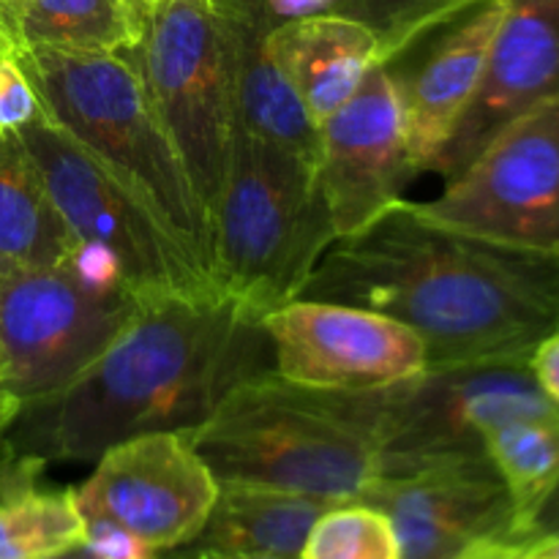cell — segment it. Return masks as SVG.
Returning a JSON list of instances; mask_svg holds the SVG:
<instances>
[{"label": "cell", "mask_w": 559, "mask_h": 559, "mask_svg": "<svg viewBox=\"0 0 559 559\" xmlns=\"http://www.w3.org/2000/svg\"><path fill=\"white\" fill-rule=\"evenodd\" d=\"M380 311L426 344V369L530 364L559 331V257L513 249L399 200L333 240L298 293Z\"/></svg>", "instance_id": "6da1fadb"}, {"label": "cell", "mask_w": 559, "mask_h": 559, "mask_svg": "<svg viewBox=\"0 0 559 559\" xmlns=\"http://www.w3.org/2000/svg\"><path fill=\"white\" fill-rule=\"evenodd\" d=\"M262 320L224 293L142 306L66 391L20 409L11 445L41 462H96L131 437L189 435L235 388L276 371Z\"/></svg>", "instance_id": "7a4b0ae2"}, {"label": "cell", "mask_w": 559, "mask_h": 559, "mask_svg": "<svg viewBox=\"0 0 559 559\" xmlns=\"http://www.w3.org/2000/svg\"><path fill=\"white\" fill-rule=\"evenodd\" d=\"M186 437L218 484L358 502L382 469V388L328 391L271 371Z\"/></svg>", "instance_id": "3957f363"}, {"label": "cell", "mask_w": 559, "mask_h": 559, "mask_svg": "<svg viewBox=\"0 0 559 559\" xmlns=\"http://www.w3.org/2000/svg\"><path fill=\"white\" fill-rule=\"evenodd\" d=\"M44 115L129 191L197 271L216 284V227L129 60L109 52L14 49Z\"/></svg>", "instance_id": "277c9868"}, {"label": "cell", "mask_w": 559, "mask_h": 559, "mask_svg": "<svg viewBox=\"0 0 559 559\" xmlns=\"http://www.w3.org/2000/svg\"><path fill=\"white\" fill-rule=\"evenodd\" d=\"M213 222L216 287L262 317L298 298L336 240L314 164L238 120Z\"/></svg>", "instance_id": "5b68a950"}, {"label": "cell", "mask_w": 559, "mask_h": 559, "mask_svg": "<svg viewBox=\"0 0 559 559\" xmlns=\"http://www.w3.org/2000/svg\"><path fill=\"white\" fill-rule=\"evenodd\" d=\"M16 134L74 238L71 267L120 287L140 306L173 295L222 293L197 271L167 229L47 115Z\"/></svg>", "instance_id": "8992f818"}, {"label": "cell", "mask_w": 559, "mask_h": 559, "mask_svg": "<svg viewBox=\"0 0 559 559\" xmlns=\"http://www.w3.org/2000/svg\"><path fill=\"white\" fill-rule=\"evenodd\" d=\"M134 38L120 58L140 76L147 102L213 218L235 129L218 5L216 0H134Z\"/></svg>", "instance_id": "52a82bcc"}, {"label": "cell", "mask_w": 559, "mask_h": 559, "mask_svg": "<svg viewBox=\"0 0 559 559\" xmlns=\"http://www.w3.org/2000/svg\"><path fill=\"white\" fill-rule=\"evenodd\" d=\"M140 309L71 265L9 267L0 276V393L20 407L58 396Z\"/></svg>", "instance_id": "ba28073f"}, {"label": "cell", "mask_w": 559, "mask_h": 559, "mask_svg": "<svg viewBox=\"0 0 559 559\" xmlns=\"http://www.w3.org/2000/svg\"><path fill=\"white\" fill-rule=\"evenodd\" d=\"M559 409L530 364H469L424 369L382 388V469L404 475L448 459L486 456V435L513 418Z\"/></svg>", "instance_id": "9c48e42d"}, {"label": "cell", "mask_w": 559, "mask_h": 559, "mask_svg": "<svg viewBox=\"0 0 559 559\" xmlns=\"http://www.w3.org/2000/svg\"><path fill=\"white\" fill-rule=\"evenodd\" d=\"M418 205L478 238L559 257V93L508 123L437 200Z\"/></svg>", "instance_id": "30bf717a"}, {"label": "cell", "mask_w": 559, "mask_h": 559, "mask_svg": "<svg viewBox=\"0 0 559 559\" xmlns=\"http://www.w3.org/2000/svg\"><path fill=\"white\" fill-rule=\"evenodd\" d=\"M358 502L391 519L402 559H519L538 538L519 522L489 453L380 475Z\"/></svg>", "instance_id": "8fae6325"}, {"label": "cell", "mask_w": 559, "mask_h": 559, "mask_svg": "<svg viewBox=\"0 0 559 559\" xmlns=\"http://www.w3.org/2000/svg\"><path fill=\"white\" fill-rule=\"evenodd\" d=\"M216 491V475L189 437L156 431L107 448L74 500L85 524L123 530L158 555L194 544Z\"/></svg>", "instance_id": "7c38bea8"}, {"label": "cell", "mask_w": 559, "mask_h": 559, "mask_svg": "<svg viewBox=\"0 0 559 559\" xmlns=\"http://www.w3.org/2000/svg\"><path fill=\"white\" fill-rule=\"evenodd\" d=\"M276 374L328 391H377L429 366L418 333L380 311L295 298L265 314Z\"/></svg>", "instance_id": "4fadbf2b"}, {"label": "cell", "mask_w": 559, "mask_h": 559, "mask_svg": "<svg viewBox=\"0 0 559 559\" xmlns=\"http://www.w3.org/2000/svg\"><path fill=\"white\" fill-rule=\"evenodd\" d=\"M415 173L404 136L396 91L374 63L358 91L320 123L317 186L322 191L333 233L349 238L402 200Z\"/></svg>", "instance_id": "5bb4252c"}, {"label": "cell", "mask_w": 559, "mask_h": 559, "mask_svg": "<svg viewBox=\"0 0 559 559\" xmlns=\"http://www.w3.org/2000/svg\"><path fill=\"white\" fill-rule=\"evenodd\" d=\"M502 0H475L380 60L396 91L415 173H429L475 96Z\"/></svg>", "instance_id": "9a60e30c"}, {"label": "cell", "mask_w": 559, "mask_h": 559, "mask_svg": "<svg viewBox=\"0 0 559 559\" xmlns=\"http://www.w3.org/2000/svg\"><path fill=\"white\" fill-rule=\"evenodd\" d=\"M559 93V0H502L475 96L429 173L453 180L508 123Z\"/></svg>", "instance_id": "2e32d148"}, {"label": "cell", "mask_w": 559, "mask_h": 559, "mask_svg": "<svg viewBox=\"0 0 559 559\" xmlns=\"http://www.w3.org/2000/svg\"><path fill=\"white\" fill-rule=\"evenodd\" d=\"M216 5L227 38L235 120L249 134L276 142L317 167L320 126L273 60L271 33L278 20L267 0H216Z\"/></svg>", "instance_id": "e0dca14e"}, {"label": "cell", "mask_w": 559, "mask_h": 559, "mask_svg": "<svg viewBox=\"0 0 559 559\" xmlns=\"http://www.w3.org/2000/svg\"><path fill=\"white\" fill-rule=\"evenodd\" d=\"M271 55L317 126L331 118L380 60L377 36L358 20L314 14L278 22Z\"/></svg>", "instance_id": "ac0fdd59"}, {"label": "cell", "mask_w": 559, "mask_h": 559, "mask_svg": "<svg viewBox=\"0 0 559 559\" xmlns=\"http://www.w3.org/2000/svg\"><path fill=\"white\" fill-rule=\"evenodd\" d=\"M338 502L251 484H218L207 522L191 549L240 557L298 559L311 527Z\"/></svg>", "instance_id": "d6986e66"}, {"label": "cell", "mask_w": 559, "mask_h": 559, "mask_svg": "<svg viewBox=\"0 0 559 559\" xmlns=\"http://www.w3.org/2000/svg\"><path fill=\"white\" fill-rule=\"evenodd\" d=\"M76 243L20 134L0 131V260L11 267L71 265Z\"/></svg>", "instance_id": "ffe728a7"}, {"label": "cell", "mask_w": 559, "mask_h": 559, "mask_svg": "<svg viewBox=\"0 0 559 559\" xmlns=\"http://www.w3.org/2000/svg\"><path fill=\"white\" fill-rule=\"evenodd\" d=\"M41 469L20 451L0 462V559H41L85 540L74 489H47Z\"/></svg>", "instance_id": "44dd1931"}, {"label": "cell", "mask_w": 559, "mask_h": 559, "mask_svg": "<svg viewBox=\"0 0 559 559\" xmlns=\"http://www.w3.org/2000/svg\"><path fill=\"white\" fill-rule=\"evenodd\" d=\"M486 453L511 491L522 527L546 533L544 513L559 491V413L495 426L486 435Z\"/></svg>", "instance_id": "7402d4cb"}, {"label": "cell", "mask_w": 559, "mask_h": 559, "mask_svg": "<svg viewBox=\"0 0 559 559\" xmlns=\"http://www.w3.org/2000/svg\"><path fill=\"white\" fill-rule=\"evenodd\" d=\"M134 0H27L20 47L120 55L134 38Z\"/></svg>", "instance_id": "603a6c76"}, {"label": "cell", "mask_w": 559, "mask_h": 559, "mask_svg": "<svg viewBox=\"0 0 559 559\" xmlns=\"http://www.w3.org/2000/svg\"><path fill=\"white\" fill-rule=\"evenodd\" d=\"M298 559H402V549L380 508L338 502L317 519Z\"/></svg>", "instance_id": "cb8c5ba5"}, {"label": "cell", "mask_w": 559, "mask_h": 559, "mask_svg": "<svg viewBox=\"0 0 559 559\" xmlns=\"http://www.w3.org/2000/svg\"><path fill=\"white\" fill-rule=\"evenodd\" d=\"M469 3L475 0H333L331 14L364 22L377 36L380 60H385L415 33L467 9Z\"/></svg>", "instance_id": "d4e9b609"}, {"label": "cell", "mask_w": 559, "mask_h": 559, "mask_svg": "<svg viewBox=\"0 0 559 559\" xmlns=\"http://www.w3.org/2000/svg\"><path fill=\"white\" fill-rule=\"evenodd\" d=\"M44 115L31 80L16 63L14 52L0 60V131L16 134Z\"/></svg>", "instance_id": "484cf974"}, {"label": "cell", "mask_w": 559, "mask_h": 559, "mask_svg": "<svg viewBox=\"0 0 559 559\" xmlns=\"http://www.w3.org/2000/svg\"><path fill=\"white\" fill-rule=\"evenodd\" d=\"M530 371L544 396L559 409V331L535 347V353L530 355Z\"/></svg>", "instance_id": "4316f807"}, {"label": "cell", "mask_w": 559, "mask_h": 559, "mask_svg": "<svg viewBox=\"0 0 559 559\" xmlns=\"http://www.w3.org/2000/svg\"><path fill=\"white\" fill-rule=\"evenodd\" d=\"M267 5H271V11L276 14L278 22H287L300 20V16L328 14L333 0H267Z\"/></svg>", "instance_id": "83f0119b"}, {"label": "cell", "mask_w": 559, "mask_h": 559, "mask_svg": "<svg viewBox=\"0 0 559 559\" xmlns=\"http://www.w3.org/2000/svg\"><path fill=\"white\" fill-rule=\"evenodd\" d=\"M25 3L27 0H0V33L9 38L14 49L20 41V16Z\"/></svg>", "instance_id": "f1b7e54d"}, {"label": "cell", "mask_w": 559, "mask_h": 559, "mask_svg": "<svg viewBox=\"0 0 559 559\" xmlns=\"http://www.w3.org/2000/svg\"><path fill=\"white\" fill-rule=\"evenodd\" d=\"M20 409H22L20 404L11 402L5 393H0V462H3L9 453L16 451L9 440V429H11V424L16 420V415H20Z\"/></svg>", "instance_id": "f546056e"}, {"label": "cell", "mask_w": 559, "mask_h": 559, "mask_svg": "<svg viewBox=\"0 0 559 559\" xmlns=\"http://www.w3.org/2000/svg\"><path fill=\"white\" fill-rule=\"evenodd\" d=\"M519 559H559V533H540Z\"/></svg>", "instance_id": "4dcf8cb0"}, {"label": "cell", "mask_w": 559, "mask_h": 559, "mask_svg": "<svg viewBox=\"0 0 559 559\" xmlns=\"http://www.w3.org/2000/svg\"><path fill=\"white\" fill-rule=\"evenodd\" d=\"M41 559H98V555L85 544V540H82V544L71 546V549H63V551H58V555H49Z\"/></svg>", "instance_id": "1f68e13d"}, {"label": "cell", "mask_w": 559, "mask_h": 559, "mask_svg": "<svg viewBox=\"0 0 559 559\" xmlns=\"http://www.w3.org/2000/svg\"><path fill=\"white\" fill-rule=\"evenodd\" d=\"M183 559H282V557H240V555H216V551H197Z\"/></svg>", "instance_id": "d6a6232c"}, {"label": "cell", "mask_w": 559, "mask_h": 559, "mask_svg": "<svg viewBox=\"0 0 559 559\" xmlns=\"http://www.w3.org/2000/svg\"><path fill=\"white\" fill-rule=\"evenodd\" d=\"M11 52H14V47H11V41H9V38H5L3 33H0V60H5V58H9Z\"/></svg>", "instance_id": "836d02e7"}, {"label": "cell", "mask_w": 559, "mask_h": 559, "mask_svg": "<svg viewBox=\"0 0 559 559\" xmlns=\"http://www.w3.org/2000/svg\"><path fill=\"white\" fill-rule=\"evenodd\" d=\"M9 267H11V265H5V262H3V260H0V276H3V273H5V271H9Z\"/></svg>", "instance_id": "e575fe53"}]
</instances>
